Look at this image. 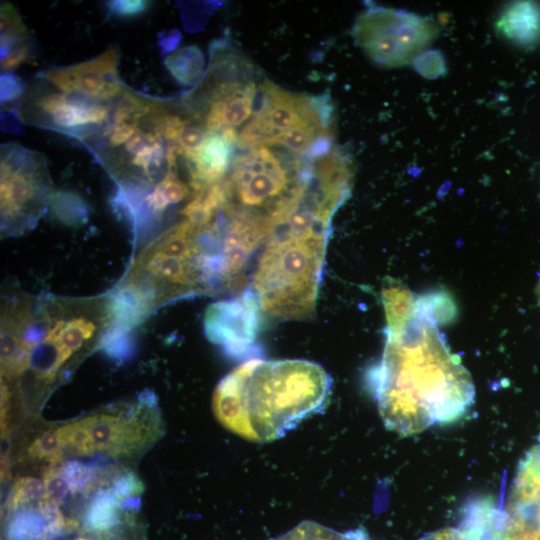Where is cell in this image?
Instances as JSON below:
<instances>
[{
	"label": "cell",
	"instance_id": "cell-18",
	"mask_svg": "<svg viewBox=\"0 0 540 540\" xmlns=\"http://www.w3.org/2000/svg\"><path fill=\"white\" fill-rule=\"evenodd\" d=\"M139 121H127L120 124H112L104 135L108 134V143L112 147L125 144L137 131Z\"/></svg>",
	"mask_w": 540,
	"mask_h": 540
},
{
	"label": "cell",
	"instance_id": "cell-16",
	"mask_svg": "<svg viewBox=\"0 0 540 540\" xmlns=\"http://www.w3.org/2000/svg\"><path fill=\"white\" fill-rule=\"evenodd\" d=\"M207 135L205 127L196 124H187L177 142L182 150V154L186 156L196 153L204 143Z\"/></svg>",
	"mask_w": 540,
	"mask_h": 540
},
{
	"label": "cell",
	"instance_id": "cell-8",
	"mask_svg": "<svg viewBox=\"0 0 540 540\" xmlns=\"http://www.w3.org/2000/svg\"><path fill=\"white\" fill-rule=\"evenodd\" d=\"M260 311L247 290L242 296L213 303L206 311L204 328L208 339L228 355L242 357L253 352Z\"/></svg>",
	"mask_w": 540,
	"mask_h": 540
},
{
	"label": "cell",
	"instance_id": "cell-22",
	"mask_svg": "<svg viewBox=\"0 0 540 540\" xmlns=\"http://www.w3.org/2000/svg\"><path fill=\"white\" fill-rule=\"evenodd\" d=\"M174 33H176V31L170 32L168 35L162 37L159 40V45L162 48V52H168L169 50L173 49L178 43L180 34L177 33L176 35H174Z\"/></svg>",
	"mask_w": 540,
	"mask_h": 540
},
{
	"label": "cell",
	"instance_id": "cell-5",
	"mask_svg": "<svg viewBox=\"0 0 540 540\" xmlns=\"http://www.w3.org/2000/svg\"><path fill=\"white\" fill-rule=\"evenodd\" d=\"M330 222L294 213L263 244L248 291L264 316L280 320L314 316Z\"/></svg>",
	"mask_w": 540,
	"mask_h": 540
},
{
	"label": "cell",
	"instance_id": "cell-23",
	"mask_svg": "<svg viewBox=\"0 0 540 540\" xmlns=\"http://www.w3.org/2000/svg\"><path fill=\"white\" fill-rule=\"evenodd\" d=\"M536 292H537L538 302H539V305H540V279H539V282H538Z\"/></svg>",
	"mask_w": 540,
	"mask_h": 540
},
{
	"label": "cell",
	"instance_id": "cell-1",
	"mask_svg": "<svg viewBox=\"0 0 540 540\" xmlns=\"http://www.w3.org/2000/svg\"><path fill=\"white\" fill-rule=\"evenodd\" d=\"M382 297L386 343L369 383L385 427L410 436L458 420L475 388L439 330L453 316L452 300L442 293L414 296L400 285L385 288Z\"/></svg>",
	"mask_w": 540,
	"mask_h": 540
},
{
	"label": "cell",
	"instance_id": "cell-20",
	"mask_svg": "<svg viewBox=\"0 0 540 540\" xmlns=\"http://www.w3.org/2000/svg\"><path fill=\"white\" fill-rule=\"evenodd\" d=\"M420 540H473L472 537L460 527H445L424 535Z\"/></svg>",
	"mask_w": 540,
	"mask_h": 540
},
{
	"label": "cell",
	"instance_id": "cell-15",
	"mask_svg": "<svg viewBox=\"0 0 540 540\" xmlns=\"http://www.w3.org/2000/svg\"><path fill=\"white\" fill-rule=\"evenodd\" d=\"M325 129L313 120H305L297 126L282 132L276 139L275 144H280L295 152H302L308 149L315 140V136L324 133Z\"/></svg>",
	"mask_w": 540,
	"mask_h": 540
},
{
	"label": "cell",
	"instance_id": "cell-4",
	"mask_svg": "<svg viewBox=\"0 0 540 540\" xmlns=\"http://www.w3.org/2000/svg\"><path fill=\"white\" fill-rule=\"evenodd\" d=\"M331 386L330 376L315 362L251 359L220 380L212 410L225 429L245 440L267 443L322 412Z\"/></svg>",
	"mask_w": 540,
	"mask_h": 540
},
{
	"label": "cell",
	"instance_id": "cell-21",
	"mask_svg": "<svg viewBox=\"0 0 540 540\" xmlns=\"http://www.w3.org/2000/svg\"><path fill=\"white\" fill-rule=\"evenodd\" d=\"M28 53L29 48L25 44L15 47L6 58L1 60V69L4 72L16 69L27 60Z\"/></svg>",
	"mask_w": 540,
	"mask_h": 540
},
{
	"label": "cell",
	"instance_id": "cell-14",
	"mask_svg": "<svg viewBox=\"0 0 540 540\" xmlns=\"http://www.w3.org/2000/svg\"><path fill=\"white\" fill-rule=\"evenodd\" d=\"M28 34L17 11L9 4L1 5V60L6 58L15 45L27 38Z\"/></svg>",
	"mask_w": 540,
	"mask_h": 540
},
{
	"label": "cell",
	"instance_id": "cell-3",
	"mask_svg": "<svg viewBox=\"0 0 540 540\" xmlns=\"http://www.w3.org/2000/svg\"><path fill=\"white\" fill-rule=\"evenodd\" d=\"M113 325L108 293L33 295L8 285L1 302L2 391L24 385L44 395L104 345Z\"/></svg>",
	"mask_w": 540,
	"mask_h": 540
},
{
	"label": "cell",
	"instance_id": "cell-19",
	"mask_svg": "<svg viewBox=\"0 0 540 540\" xmlns=\"http://www.w3.org/2000/svg\"><path fill=\"white\" fill-rule=\"evenodd\" d=\"M23 86L20 80L11 72H4L0 77L1 104L8 103L20 97Z\"/></svg>",
	"mask_w": 540,
	"mask_h": 540
},
{
	"label": "cell",
	"instance_id": "cell-10",
	"mask_svg": "<svg viewBox=\"0 0 540 540\" xmlns=\"http://www.w3.org/2000/svg\"><path fill=\"white\" fill-rule=\"evenodd\" d=\"M498 27L513 42L533 45L540 39V7L531 2L514 4L502 15Z\"/></svg>",
	"mask_w": 540,
	"mask_h": 540
},
{
	"label": "cell",
	"instance_id": "cell-13",
	"mask_svg": "<svg viewBox=\"0 0 540 540\" xmlns=\"http://www.w3.org/2000/svg\"><path fill=\"white\" fill-rule=\"evenodd\" d=\"M362 529L338 532L314 521L305 520L275 540H358Z\"/></svg>",
	"mask_w": 540,
	"mask_h": 540
},
{
	"label": "cell",
	"instance_id": "cell-17",
	"mask_svg": "<svg viewBox=\"0 0 540 540\" xmlns=\"http://www.w3.org/2000/svg\"><path fill=\"white\" fill-rule=\"evenodd\" d=\"M108 11L121 18L136 17L145 12L150 2L143 0H113L106 3Z\"/></svg>",
	"mask_w": 540,
	"mask_h": 540
},
{
	"label": "cell",
	"instance_id": "cell-9",
	"mask_svg": "<svg viewBox=\"0 0 540 540\" xmlns=\"http://www.w3.org/2000/svg\"><path fill=\"white\" fill-rule=\"evenodd\" d=\"M234 146L221 134H208L196 153L185 156L190 179L205 186L221 181L230 168Z\"/></svg>",
	"mask_w": 540,
	"mask_h": 540
},
{
	"label": "cell",
	"instance_id": "cell-11",
	"mask_svg": "<svg viewBox=\"0 0 540 540\" xmlns=\"http://www.w3.org/2000/svg\"><path fill=\"white\" fill-rule=\"evenodd\" d=\"M164 64L172 76L182 85H190L201 75L204 58L201 50L195 46L183 47L168 55Z\"/></svg>",
	"mask_w": 540,
	"mask_h": 540
},
{
	"label": "cell",
	"instance_id": "cell-2",
	"mask_svg": "<svg viewBox=\"0 0 540 540\" xmlns=\"http://www.w3.org/2000/svg\"><path fill=\"white\" fill-rule=\"evenodd\" d=\"M197 225L183 218L135 253L108 294L113 332L124 337L172 301L238 290L251 257L230 236L225 219Z\"/></svg>",
	"mask_w": 540,
	"mask_h": 540
},
{
	"label": "cell",
	"instance_id": "cell-6",
	"mask_svg": "<svg viewBox=\"0 0 540 540\" xmlns=\"http://www.w3.org/2000/svg\"><path fill=\"white\" fill-rule=\"evenodd\" d=\"M59 457L100 456L117 461L139 458L164 434V422L151 392L50 426Z\"/></svg>",
	"mask_w": 540,
	"mask_h": 540
},
{
	"label": "cell",
	"instance_id": "cell-24",
	"mask_svg": "<svg viewBox=\"0 0 540 540\" xmlns=\"http://www.w3.org/2000/svg\"><path fill=\"white\" fill-rule=\"evenodd\" d=\"M271 540H275V539H271Z\"/></svg>",
	"mask_w": 540,
	"mask_h": 540
},
{
	"label": "cell",
	"instance_id": "cell-12",
	"mask_svg": "<svg viewBox=\"0 0 540 540\" xmlns=\"http://www.w3.org/2000/svg\"><path fill=\"white\" fill-rule=\"evenodd\" d=\"M63 540H146V530L137 516L108 529L83 528Z\"/></svg>",
	"mask_w": 540,
	"mask_h": 540
},
{
	"label": "cell",
	"instance_id": "cell-7",
	"mask_svg": "<svg viewBox=\"0 0 540 540\" xmlns=\"http://www.w3.org/2000/svg\"><path fill=\"white\" fill-rule=\"evenodd\" d=\"M52 199L42 155L16 145L1 150V231L16 236L32 229Z\"/></svg>",
	"mask_w": 540,
	"mask_h": 540
}]
</instances>
